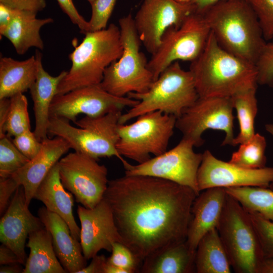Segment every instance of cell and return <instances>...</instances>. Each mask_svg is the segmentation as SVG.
<instances>
[{
  "instance_id": "obj_48",
  "label": "cell",
  "mask_w": 273,
  "mask_h": 273,
  "mask_svg": "<svg viewBox=\"0 0 273 273\" xmlns=\"http://www.w3.org/2000/svg\"><path fill=\"white\" fill-rule=\"evenodd\" d=\"M258 273H273V259H264Z\"/></svg>"
},
{
  "instance_id": "obj_35",
  "label": "cell",
  "mask_w": 273,
  "mask_h": 273,
  "mask_svg": "<svg viewBox=\"0 0 273 273\" xmlns=\"http://www.w3.org/2000/svg\"><path fill=\"white\" fill-rule=\"evenodd\" d=\"M256 232L264 259H273V221L249 212Z\"/></svg>"
},
{
  "instance_id": "obj_10",
  "label": "cell",
  "mask_w": 273,
  "mask_h": 273,
  "mask_svg": "<svg viewBox=\"0 0 273 273\" xmlns=\"http://www.w3.org/2000/svg\"><path fill=\"white\" fill-rule=\"evenodd\" d=\"M210 33L203 14L196 11L188 16L178 27L168 28L148 63L154 81L172 63L179 60L192 62L197 59L204 50Z\"/></svg>"
},
{
  "instance_id": "obj_11",
  "label": "cell",
  "mask_w": 273,
  "mask_h": 273,
  "mask_svg": "<svg viewBox=\"0 0 273 273\" xmlns=\"http://www.w3.org/2000/svg\"><path fill=\"white\" fill-rule=\"evenodd\" d=\"M233 109L231 98L199 97L176 118L175 127L194 147L203 145L202 134L208 129L223 131L225 137L222 146H233Z\"/></svg>"
},
{
  "instance_id": "obj_21",
  "label": "cell",
  "mask_w": 273,
  "mask_h": 273,
  "mask_svg": "<svg viewBox=\"0 0 273 273\" xmlns=\"http://www.w3.org/2000/svg\"><path fill=\"white\" fill-rule=\"evenodd\" d=\"M38 216L50 232L56 256L66 272L77 273L86 266L80 243L73 238L66 221L46 207L38 209Z\"/></svg>"
},
{
  "instance_id": "obj_27",
  "label": "cell",
  "mask_w": 273,
  "mask_h": 273,
  "mask_svg": "<svg viewBox=\"0 0 273 273\" xmlns=\"http://www.w3.org/2000/svg\"><path fill=\"white\" fill-rule=\"evenodd\" d=\"M26 246L30 253L23 273H66L53 247L50 232L45 226L31 233Z\"/></svg>"
},
{
  "instance_id": "obj_8",
  "label": "cell",
  "mask_w": 273,
  "mask_h": 273,
  "mask_svg": "<svg viewBox=\"0 0 273 273\" xmlns=\"http://www.w3.org/2000/svg\"><path fill=\"white\" fill-rule=\"evenodd\" d=\"M231 267L237 273H258L264 259L249 214L227 194L216 228Z\"/></svg>"
},
{
  "instance_id": "obj_15",
  "label": "cell",
  "mask_w": 273,
  "mask_h": 273,
  "mask_svg": "<svg viewBox=\"0 0 273 273\" xmlns=\"http://www.w3.org/2000/svg\"><path fill=\"white\" fill-rule=\"evenodd\" d=\"M195 11L191 3L175 0H144L133 18L142 43L151 55L158 50L166 30L178 27L191 13Z\"/></svg>"
},
{
  "instance_id": "obj_25",
  "label": "cell",
  "mask_w": 273,
  "mask_h": 273,
  "mask_svg": "<svg viewBox=\"0 0 273 273\" xmlns=\"http://www.w3.org/2000/svg\"><path fill=\"white\" fill-rule=\"evenodd\" d=\"M196 251L187 241L165 247L147 257L143 261L142 273L196 272Z\"/></svg>"
},
{
  "instance_id": "obj_44",
  "label": "cell",
  "mask_w": 273,
  "mask_h": 273,
  "mask_svg": "<svg viewBox=\"0 0 273 273\" xmlns=\"http://www.w3.org/2000/svg\"><path fill=\"white\" fill-rule=\"evenodd\" d=\"M16 263L22 264L17 254L9 247L2 244L0 246L1 265Z\"/></svg>"
},
{
  "instance_id": "obj_50",
  "label": "cell",
  "mask_w": 273,
  "mask_h": 273,
  "mask_svg": "<svg viewBox=\"0 0 273 273\" xmlns=\"http://www.w3.org/2000/svg\"><path fill=\"white\" fill-rule=\"evenodd\" d=\"M180 3H191L192 0H175Z\"/></svg>"
},
{
  "instance_id": "obj_43",
  "label": "cell",
  "mask_w": 273,
  "mask_h": 273,
  "mask_svg": "<svg viewBox=\"0 0 273 273\" xmlns=\"http://www.w3.org/2000/svg\"><path fill=\"white\" fill-rule=\"evenodd\" d=\"M107 258L104 255H97L92 258L90 263L79 270L77 273H104Z\"/></svg>"
},
{
  "instance_id": "obj_30",
  "label": "cell",
  "mask_w": 273,
  "mask_h": 273,
  "mask_svg": "<svg viewBox=\"0 0 273 273\" xmlns=\"http://www.w3.org/2000/svg\"><path fill=\"white\" fill-rule=\"evenodd\" d=\"M256 92V88L250 89L231 97L240 126V131L234 139L233 146L248 141L255 133L254 123L258 111Z\"/></svg>"
},
{
  "instance_id": "obj_26",
  "label": "cell",
  "mask_w": 273,
  "mask_h": 273,
  "mask_svg": "<svg viewBox=\"0 0 273 273\" xmlns=\"http://www.w3.org/2000/svg\"><path fill=\"white\" fill-rule=\"evenodd\" d=\"M37 72L35 55L24 61L10 57L0 60V99L9 98L30 88L35 82Z\"/></svg>"
},
{
  "instance_id": "obj_38",
  "label": "cell",
  "mask_w": 273,
  "mask_h": 273,
  "mask_svg": "<svg viewBox=\"0 0 273 273\" xmlns=\"http://www.w3.org/2000/svg\"><path fill=\"white\" fill-rule=\"evenodd\" d=\"M116 2V0H95L90 4L92 15L88 21L90 31L107 28Z\"/></svg>"
},
{
  "instance_id": "obj_5",
  "label": "cell",
  "mask_w": 273,
  "mask_h": 273,
  "mask_svg": "<svg viewBox=\"0 0 273 273\" xmlns=\"http://www.w3.org/2000/svg\"><path fill=\"white\" fill-rule=\"evenodd\" d=\"M127 96L139 102L122 114L119 124L156 111L177 118L199 98L192 73L184 70L178 61L167 67L146 92L130 93Z\"/></svg>"
},
{
  "instance_id": "obj_22",
  "label": "cell",
  "mask_w": 273,
  "mask_h": 273,
  "mask_svg": "<svg viewBox=\"0 0 273 273\" xmlns=\"http://www.w3.org/2000/svg\"><path fill=\"white\" fill-rule=\"evenodd\" d=\"M35 56L37 62V76L29 90L33 102L35 117L33 132L38 140L41 142L48 138L51 105L56 95L59 84L67 71H62L58 75L53 76L43 67L41 53L37 50Z\"/></svg>"
},
{
  "instance_id": "obj_29",
  "label": "cell",
  "mask_w": 273,
  "mask_h": 273,
  "mask_svg": "<svg viewBox=\"0 0 273 273\" xmlns=\"http://www.w3.org/2000/svg\"><path fill=\"white\" fill-rule=\"evenodd\" d=\"M249 212L273 221V190L267 187H241L224 188Z\"/></svg>"
},
{
  "instance_id": "obj_40",
  "label": "cell",
  "mask_w": 273,
  "mask_h": 273,
  "mask_svg": "<svg viewBox=\"0 0 273 273\" xmlns=\"http://www.w3.org/2000/svg\"><path fill=\"white\" fill-rule=\"evenodd\" d=\"M62 11L69 17L72 22L77 25L81 33L85 34L90 31L88 21L78 13L72 0H57Z\"/></svg>"
},
{
  "instance_id": "obj_46",
  "label": "cell",
  "mask_w": 273,
  "mask_h": 273,
  "mask_svg": "<svg viewBox=\"0 0 273 273\" xmlns=\"http://www.w3.org/2000/svg\"><path fill=\"white\" fill-rule=\"evenodd\" d=\"M220 1L221 0H192L191 3L196 12L202 13L210 6Z\"/></svg>"
},
{
  "instance_id": "obj_6",
  "label": "cell",
  "mask_w": 273,
  "mask_h": 273,
  "mask_svg": "<svg viewBox=\"0 0 273 273\" xmlns=\"http://www.w3.org/2000/svg\"><path fill=\"white\" fill-rule=\"evenodd\" d=\"M121 110H116L98 117L85 116L77 120L74 127L66 119L50 117L48 134L63 138L74 151L87 154L99 160L115 156L123 166L127 162L120 155L117 144Z\"/></svg>"
},
{
  "instance_id": "obj_23",
  "label": "cell",
  "mask_w": 273,
  "mask_h": 273,
  "mask_svg": "<svg viewBox=\"0 0 273 273\" xmlns=\"http://www.w3.org/2000/svg\"><path fill=\"white\" fill-rule=\"evenodd\" d=\"M66 190L61 183L57 163L37 188L33 199L41 201L49 211L62 218L73 238L80 242V229L73 214L74 197Z\"/></svg>"
},
{
  "instance_id": "obj_28",
  "label": "cell",
  "mask_w": 273,
  "mask_h": 273,
  "mask_svg": "<svg viewBox=\"0 0 273 273\" xmlns=\"http://www.w3.org/2000/svg\"><path fill=\"white\" fill-rule=\"evenodd\" d=\"M196 272L230 273L231 265L216 228L206 233L196 250Z\"/></svg>"
},
{
  "instance_id": "obj_42",
  "label": "cell",
  "mask_w": 273,
  "mask_h": 273,
  "mask_svg": "<svg viewBox=\"0 0 273 273\" xmlns=\"http://www.w3.org/2000/svg\"><path fill=\"white\" fill-rule=\"evenodd\" d=\"M0 4L13 9L36 13L43 10L47 6L46 0H0Z\"/></svg>"
},
{
  "instance_id": "obj_33",
  "label": "cell",
  "mask_w": 273,
  "mask_h": 273,
  "mask_svg": "<svg viewBox=\"0 0 273 273\" xmlns=\"http://www.w3.org/2000/svg\"><path fill=\"white\" fill-rule=\"evenodd\" d=\"M29 160L16 148L10 137L6 134L0 136V177L12 176Z\"/></svg>"
},
{
  "instance_id": "obj_19",
  "label": "cell",
  "mask_w": 273,
  "mask_h": 273,
  "mask_svg": "<svg viewBox=\"0 0 273 273\" xmlns=\"http://www.w3.org/2000/svg\"><path fill=\"white\" fill-rule=\"evenodd\" d=\"M70 149L68 143L61 137L47 138L41 141L38 154L11 176L23 187L28 206L42 180Z\"/></svg>"
},
{
  "instance_id": "obj_9",
  "label": "cell",
  "mask_w": 273,
  "mask_h": 273,
  "mask_svg": "<svg viewBox=\"0 0 273 273\" xmlns=\"http://www.w3.org/2000/svg\"><path fill=\"white\" fill-rule=\"evenodd\" d=\"M176 118L159 111L138 117L128 124H119L117 149L121 156L142 163L167 151Z\"/></svg>"
},
{
  "instance_id": "obj_47",
  "label": "cell",
  "mask_w": 273,
  "mask_h": 273,
  "mask_svg": "<svg viewBox=\"0 0 273 273\" xmlns=\"http://www.w3.org/2000/svg\"><path fill=\"white\" fill-rule=\"evenodd\" d=\"M22 264L16 263L7 265H2L0 267L1 273H20L23 271L24 268Z\"/></svg>"
},
{
  "instance_id": "obj_36",
  "label": "cell",
  "mask_w": 273,
  "mask_h": 273,
  "mask_svg": "<svg viewBox=\"0 0 273 273\" xmlns=\"http://www.w3.org/2000/svg\"><path fill=\"white\" fill-rule=\"evenodd\" d=\"M255 65L257 83L273 87V38L266 42Z\"/></svg>"
},
{
  "instance_id": "obj_32",
  "label": "cell",
  "mask_w": 273,
  "mask_h": 273,
  "mask_svg": "<svg viewBox=\"0 0 273 273\" xmlns=\"http://www.w3.org/2000/svg\"><path fill=\"white\" fill-rule=\"evenodd\" d=\"M10 99L7 116L4 123L0 126V136L6 134L9 137H14L31 129V125L26 97L23 94L20 93Z\"/></svg>"
},
{
  "instance_id": "obj_39",
  "label": "cell",
  "mask_w": 273,
  "mask_h": 273,
  "mask_svg": "<svg viewBox=\"0 0 273 273\" xmlns=\"http://www.w3.org/2000/svg\"><path fill=\"white\" fill-rule=\"evenodd\" d=\"M12 142L19 151L30 160L38 154L41 148V142L38 140L31 129L15 136Z\"/></svg>"
},
{
  "instance_id": "obj_7",
  "label": "cell",
  "mask_w": 273,
  "mask_h": 273,
  "mask_svg": "<svg viewBox=\"0 0 273 273\" xmlns=\"http://www.w3.org/2000/svg\"><path fill=\"white\" fill-rule=\"evenodd\" d=\"M118 23L123 53L105 69L100 84L106 92L119 97H126L130 93H145L154 79L147 58L140 51L142 42L133 18L129 14L120 18Z\"/></svg>"
},
{
  "instance_id": "obj_49",
  "label": "cell",
  "mask_w": 273,
  "mask_h": 273,
  "mask_svg": "<svg viewBox=\"0 0 273 273\" xmlns=\"http://www.w3.org/2000/svg\"><path fill=\"white\" fill-rule=\"evenodd\" d=\"M265 128L266 130L273 136V124H266L265 125ZM270 186L271 188V189L273 190V180L271 183Z\"/></svg>"
},
{
  "instance_id": "obj_20",
  "label": "cell",
  "mask_w": 273,
  "mask_h": 273,
  "mask_svg": "<svg viewBox=\"0 0 273 273\" xmlns=\"http://www.w3.org/2000/svg\"><path fill=\"white\" fill-rule=\"evenodd\" d=\"M202 191L197 196L192 205L186 240L190 248L194 251L202 238L217 228L227 195L223 188H211Z\"/></svg>"
},
{
  "instance_id": "obj_1",
  "label": "cell",
  "mask_w": 273,
  "mask_h": 273,
  "mask_svg": "<svg viewBox=\"0 0 273 273\" xmlns=\"http://www.w3.org/2000/svg\"><path fill=\"white\" fill-rule=\"evenodd\" d=\"M197 196L170 180L125 175L109 180L103 199L123 243L143 262L159 250L186 241Z\"/></svg>"
},
{
  "instance_id": "obj_24",
  "label": "cell",
  "mask_w": 273,
  "mask_h": 273,
  "mask_svg": "<svg viewBox=\"0 0 273 273\" xmlns=\"http://www.w3.org/2000/svg\"><path fill=\"white\" fill-rule=\"evenodd\" d=\"M36 14L30 11L15 9L11 22L0 32L1 35L11 42L19 55H24L31 47L41 50L44 48L39 33L40 28L54 20L51 18L38 19Z\"/></svg>"
},
{
  "instance_id": "obj_41",
  "label": "cell",
  "mask_w": 273,
  "mask_h": 273,
  "mask_svg": "<svg viewBox=\"0 0 273 273\" xmlns=\"http://www.w3.org/2000/svg\"><path fill=\"white\" fill-rule=\"evenodd\" d=\"M19 186L12 176L0 177V214L3 215L9 205L10 198Z\"/></svg>"
},
{
  "instance_id": "obj_51",
  "label": "cell",
  "mask_w": 273,
  "mask_h": 273,
  "mask_svg": "<svg viewBox=\"0 0 273 273\" xmlns=\"http://www.w3.org/2000/svg\"><path fill=\"white\" fill-rule=\"evenodd\" d=\"M90 4H92L95 0H87Z\"/></svg>"
},
{
  "instance_id": "obj_14",
  "label": "cell",
  "mask_w": 273,
  "mask_h": 273,
  "mask_svg": "<svg viewBox=\"0 0 273 273\" xmlns=\"http://www.w3.org/2000/svg\"><path fill=\"white\" fill-rule=\"evenodd\" d=\"M139 102L127 96H115L104 90L100 84L93 85L56 95L51 105L50 115L74 123L79 114L98 117L114 110L132 107Z\"/></svg>"
},
{
  "instance_id": "obj_16",
  "label": "cell",
  "mask_w": 273,
  "mask_h": 273,
  "mask_svg": "<svg viewBox=\"0 0 273 273\" xmlns=\"http://www.w3.org/2000/svg\"><path fill=\"white\" fill-rule=\"evenodd\" d=\"M197 180L200 192L216 187H267L273 180V168H242L217 159L210 151L206 150L202 153Z\"/></svg>"
},
{
  "instance_id": "obj_2",
  "label": "cell",
  "mask_w": 273,
  "mask_h": 273,
  "mask_svg": "<svg viewBox=\"0 0 273 273\" xmlns=\"http://www.w3.org/2000/svg\"><path fill=\"white\" fill-rule=\"evenodd\" d=\"M200 97H230L257 88L255 65L222 48L211 32L202 54L191 62Z\"/></svg>"
},
{
  "instance_id": "obj_12",
  "label": "cell",
  "mask_w": 273,
  "mask_h": 273,
  "mask_svg": "<svg viewBox=\"0 0 273 273\" xmlns=\"http://www.w3.org/2000/svg\"><path fill=\"white\" fill-rule=\"evenodd\" d=\"M194 144L182 138L171 149L133 165L123 166L125 175H147L170 180L193 190L198 195V172L202 153H196Z\"/></svg>"
},
{
  "instance_id": "obj_3",
  "label": "cell",
  "mask_w": 273,
  "mask_h": 273,
  "mask_svg": "<svg viewBox=\"0 0 273 273\" xmlns=\"http://www.w3.org/2000/svg\"><path fill=\"white\" fill-rule=\"evenodd\" d=\"M202 14L222 48L255 64L266 42L248 0H221Z\"/></svg>"
},
{
  "instance_id": "obj_37",
  "label": "cell",
  "mask_w": 273,
  "mask_h": 273,
  "mask_svg": "<svg viewBox=\"0 0 273 273\" xmlns=\"http://www.w3.org/2000/svg\"><path fill=\"white\" fill-rule=\"evenodd\" d=\"M259 20L264 38H273V0H248Z\"/></svg>"
},
{
  "instance_id": "obj_18",
  "label": "cell",
  "mask_w": 273,
  "mask_h": 273,
  "mask_svg": "<svg viewBox=\"0 0 273 273\" xmlns=\"http://www.w3.org/2000/svg\"><path fill=\"white\" fill-rule=\"evenodd\" d=\"M26 203L24 188L16 191L0 221V241L11 249L25 264L26 241L32 232L44 227L40 218L32 214Z\"/></svg>"
},
{
  "instance_id": "obj_34",
  "label": "cell",
  "mask_w": 273,
  "mask_h": 273,
  "mask_svg": "<svg viewBox=\"0 0 273 273\" xmlns=\"http://www.w3.org/2000/svg\"><path fill=\"white\" fill-rule=\"evenodd\" d=\"M107 261L127 273L140 272L143 263L127 246L119 242L112 244L111 255Z\"/></svg>"
},
{
  "instance_id": "obj_13",
  "label": "cell",
  "mask_w": 273,
  "mask_h": 273,
  "mask_svg": "<svg viewBox=\"0 0 273 273\" xmlns=\"http://www.w3.org/2000/svg\"><path fill=\"white\" fill-rule=\"evenodd\" d=\"M58 165L62 185L77 203L93 208L103 200L109 181L104 165L87 154L74 151L61 158Z\"/></svg>"
},
{
  "instance_id": "obj_45",
  "label": "cell",
  "mask_w": 273,
  "mask_h": 273,
  "mask_svg": "<svg viewBox=\"0 0 273 273\" xmlns=\"http://www.w3.org/2000/svg\"><path fill=\"white\" fill-rule=\"evenodd\" d=\"M15 9L0 4V32L6 28L11 22Z\"/></svg>"
},
{
  "instance_id": "obj_31",
  "label": "cell",
  "mask_w": 273,
  "mask_h": 273,
  "mask_svg": "<svg viewBox=\"0 0 273 273\" xmlns=\"http://www.w3.org/2000/svg\"><path fill=\"white\" fill-rule=\"evenodd\" d=\"M266 147L265 138L258 133H255L250 140L240 145L239 149L232 154L229 162L249 169L265 167L266 163Z\"/></svg>"
},
{
  "instance_id": "obj_4",
  "label": "cell",
  "mask_w": 273,
  "mask_h": 273,
  "mask_svg": "<svg viewBox=\"0 0 273 273\" xmlns=\"http://www.w3.org/2000/svg\"><path fill=\"white\" fill-rule=\"evenodd\" d=\"M85 35L80 44L69 55L71 67L59 84L56 95L100 84L105 69L122 54L119 27L114 24Z\"/></svg>"
},
{
  "instance_id": "obj_17",
  "label": "cell",
  "mask_w": 273,
  "mask_h": 273,
  "mask_svg": "<svg viewBox=\"0 0 273 273\" xmlns=\"http://www.w3.org/2000/svg\"><path fill=\"white\" fill-rule=\"evenodd\" d=\"M77 212L81 224L80 243L87 260L102 249L111 252L114 242L123 243L112 210L104 199L93 208L78 205Z\"/></svg>"
}]
</instances>
